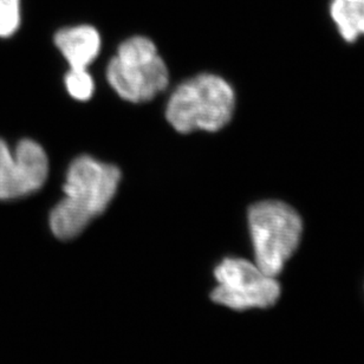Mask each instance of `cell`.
<instances>
[{"label":"cell","instance_id":"3957f363","mask_svg":"<svg viewBox=\"0 0 364 364\" xmlns=\"http://www.w3.org/2000/svg\"><path fill=\"white\" fill-rule=\"evenodd\" d=\"M247 223L255 263L267 274L278 276L301 244V215L280 200H263L250 207Z\"/></svg>","mask_w":364,"mask_h":364},{"label":"cell","instance_id":"52a82bcc","mask_svg":"<svg viewBox=\"0 0 364 364\" xmlns=\"http://www.w3.org/2000/svg\"><path fill=\"white\" fill-rule=\"evenodd\" d=\"M55 43L70 69H88L101 50L100 33L89 25L62 28L55 36Z\"/></svg>","mask_w":364,"mask_h":364},{"label":"cell","instance_id":"6da1fadb","mask_svg":"<svg viewBox=\"0 0 364 364\" xmlns=\"http://www.w3.org/2000/svg\"><path fill=\"white\" fill-rule=\"evenodd\" d=\"M121 171L112 164L81 155L71 162L63 186L64 198L50 214V228L60 240L81 235L112 203Z\"/></svg>","mask_w":364,"mask_h":364},{"label":"cell","instance_id":"7a4b0ae2","mask_svg":"<svg viewBox=\"0 0 364 364\" xmlns=\"http://www.w3.org/2000/svg\"><path fill=\"white\" fill-rule=\"evenodd\" d=\"M235 109V92L231 85L217 75L200 74L173 91L166 119L181 134L218 132L228 126Z\"/></svg>","mask_w":364,"mask_h":364},{"label":"cell","instance_id":"9c48e42d","mask_svg":"<svg viewBox=\"0 0 364 364\" xmlns=\"http://www.w3.org/2000/svg\"><path fill=\"white\" fill-rule=\"evenodd\" d=\"M65 87L71 97L77 101H88L94 95V80L87 69H70L65 76Z\"/></svg>","mask_w":364,"mask_h":364},{"label":"cell","instance_id":"277c9868","mask_svg":"<svg viewBox=\"0 0 364 364\" xmlns=\"http://www.w3.org/2000/svg\"><path fill=\"white\" fill-rule=\"evenodd\" d=\"M107 80L119 97L142 103L166 90L169 74L154 43L135 36L119 46L107 68Z\"/></svg>","mask_w":364,"mask_h":364},{"label":"cell","instance_id":"5b68a950","mask_svg":"<svg viewBox=\"0 0 364 364\" xmlns=\"http://www.w3.org/2000/svg\"><path fill=\"white\" fill-rule=\"evenodd\" d=\"M215 287L210 292L214 303L244 311L267 309L280 297L276 277L264 272L256 263L239 257H228L214 269Z\"/></svg>","mask_w":364,"mask_h":364},{"label":"cell","instance_id":"8992f818","mask_svg":"<svg viewBox=\"0 0 364 364\" xmlns=\"http://www.w3.org/2000/svg\"><path fill=\"white\" fill-rule=\"evenodd\" d=\"M49 176V159L36 141L25 139L12 151L0 139V200L28 196L42 188Z\"/></svg>","mask_w":364,"mask_h":364},{"label":"cell","instance_id":"30bf717a","mask_svg":"<svg viewBox=\"0 0 364 364\" xmlns=\"http://www.w3.org/2000/svg\"><path fill=\"white\" fill-rule=\"evenodd\" d=\"M21 25V0H0V37H10Z\"/></svg>","mask_w":364,"mask_h":364},{"label":"cell","instance_id":"ba28073f","mask_svg":"<svg viewBox=\"0 0 364 364\" xmlns=\"http://www.w3.org/2000/svg\"><path fill=\"white\" fill-rule=\"evenodd\" d=\"M329 14L344 42L364 37V0H331Z\"/></svg>","mask_w":364,"mask_h":364}]
</instances>
